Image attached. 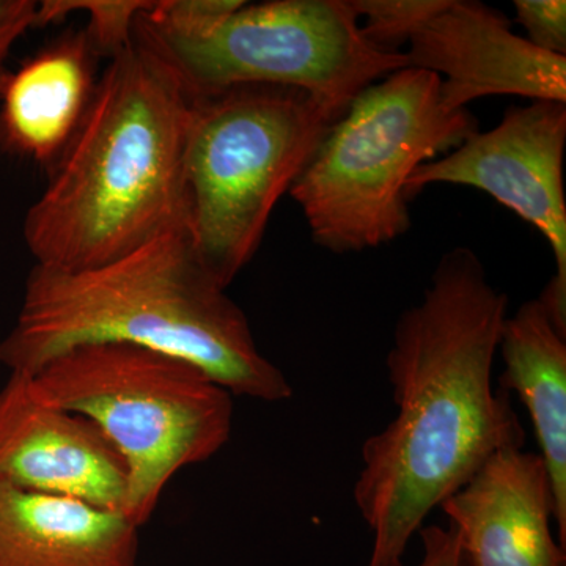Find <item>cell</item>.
I'll return each mask as SVG.
<instances>
[{"instance_id": "obj_1", "label": "cell", "mask_w": 566, "mask_h": 566, "mask_svg": "<svg viewBox=\"0 0 566 566\" xmlns=\"http://www.w3.org/2000/svg\"><path fill=\"white\" fill-rule=\"evenodd\" d=\"M506 305L476 253L461 245L397 319L386 360L397 416L364 442L354 485L371 532L367 566L401 564L436 506L495 453L523 449L520 417L493 387Z\"/></svg>"}, {"instance_id": "obj_2", "label": "cell", "mask_w": 566, "mask_h": 566, "mask_svg": "<svg viewBox=\"0 0 566 566\" xmlns=\"http://www.w3.org/2000/svg\"><path fill=\"white\" fill-rule=\"evenodd\" d=\"M193 102L196 92L139 18L25 214L22 237L35 264L88 270L188 223Z\"/></svg>"}, {"instance_id": "obj_3", "label": "cell", "mask_w": 566, "mask_h": 566, "mask_svg": "<svg viewBox=\"0 0 566 566\" xmlns=\"http://www.w3.org/2000/svg\"><path fill=\"white\" fill-rule=\"evenodd\" d=\"M226 292L188 223L88 270L35 264L0 342V364L32 375L74 346L120 342L196 365L233 397L289 400L292 385L260 353L248 316Z\"/></svg>"}, {"instance_id": "obj_4", "label": "cell", "mask_w": 566, "mask_h": 566, "mask_svg": "<svg viewBox=\"0 0 566 566\" xmlns=\"http://www.w3.org/2000/svg\"><path fill=\"white\" fill-rule=\"evenodd\" d=\"M36 394L91 420L128 472L125 516L150 521L170 480L221 452L233 395L196 365L120 342L66 349L31 375Z\"/></svg>"}, {"instance_id": "obj_5", "label": "cell", "mask_w": 566, "mask_h": 566, "mask_svg": "<svg viewBox=\"0 0 566 566\" xmlns=\"http://www.w3.org/2000/svg\"><path fill=\"white\" fill-rule=\"evenodd\" d=\"M338 118L286 85L196 93L185 155L188 230L223 289L259 251L275 205Z\"/></svg>"}, {"instance_id": "obj_6", "label": "cell", "mask_w": 566, "mask_h": 566, "mask_svg": "<svg viewBox=\"0 0 566 566\" xmlns=\"http://www.w3.org/2000/svg\"><path fill=\"white\" fill-rule=\"evenodd\" d=\"M474 132L471 112L442 106L438 74L406 66L353 99L289 193L319 248H379L411 227L412 172Z\"/></svg>"}, {"instance_id": "obj_7", "label": "cell", "mask_w": 566, "mask_h": 566, "mask_svg": "<svg viewBox=\"0 0 566 566\" xmlns=\"http://www.w3.org/2000/svg\"><path fill=\"white\" fill-rule=\"evenodd\" d=\"M142 24L196 93L241 84L301 88L344 115L376 81L408 65L405 52L376 50L352 0L245 2L202 39H174Z\"/></svg>"}, {"instance_id": "obj_8", "label": "cell", "mask_w": 566, "mask_h": 566, "mask_svg": "<svg viewBox=\"0 0 566 566\" xmlns=\"http://www.w3.org/2000/svg\"><path fill=\"white\" fill-rule=\"evenodd\" d=\"M566 103L513 106L495 128L474 132L449 155L422 164L406 185L408 200L431 185L480 189L546 238L556 275L539 294L566 331Z\"/></svg>"}, {"instance_id": "obj_9", "label": "cell", "mask_w": 566, "mask_h": 566, "mask_svg": "<svg viewBox=\"0 0 566 566\" xmlns=\"http://www.w3.org/2000/svg\"><path fill=\"white\" fill-rule=\"evenodd\" d=\"M0 480L125 515L128 472L91 420L44 401L31 375L0 389Z\"/></svg>"}, {"instance_id": "obj_10", "label": "cell", "mask_w": 566, "mask_h": 566, "mask_svg": "<svg viewBox=\"0 0 566 566\" xmlns=\"http://www.w3.org/2000/svg\"><path fill=\"white\" fill-rule=\"evenodd\" d=\"M412 69L441 77L447 111L494 95L566 103V57L516 35L502 11L474 0H450L409 40Z\"/></svg>"}, {"instance_id": "obj_11", "label": "cell", "mask_w": 566, "mask_h": 566, "mask_svg": "<svg viewBox=\"0 0 566 566\" xmlns=\"http://www.w3.org/2000/svg\"><path fill=\"white\" fill-rule=\"evenodd\" d=\"M439 509L449 517L471 566H565L554 538V497L538 453H495Z\"/></svg>"}, {"instance_id": "obj_12", "label": "cell", "mask_w": 566, "mask_h": 566, "mask_svg": "<svg viewBox=\"0 0 566 566\" xmlns=\"http://www.w3.org/2000/svg\"><path fill=\"white\" fill-rule=\"evenodd\" d=\"M99 57L81 29L63 33L9 71L0 87V150L51 170L87 115Z\"/></svg>"}, {"instance_id": "obj_13", "label": "cell", "mask_w": 566, "mask_h": 566, "mask_svg": "<svg viewBox=\"0 0 566 566\" xmlns=\"http://www.w3.org/2000/svg\"><path fill=\"white\" fill-rule=\"evenodd\" d=\"M139 531L120 512L0 480V566H137Z\"/></svg>"}, {"instance_id": "obj_14", "label": "cell", "mask_w": 566, "mask_h": 566, "mask_svg": "<svg viewBox=\"0 0 566 566\" xmlns=\"http://www.w3.org/2000/svg\"><path fill=\"white\" fill-rule=\"evenodd\" d=\"M504 390H515L534 424L549 475L557 539L566 549V331L539 297L502 324L499 342Z\"/></svg>"}, {"instance_id": "obj_15", "label": "cell", "mask_w": 566, "mask_h": 566, "mask_svg": "<svg viewBox=\"0 0 566 566\" xmlns=\"http://www.w3.org/2000/svg\"><path fill=\"white\" fill-rule=\"evenodd\" d=\"M155 2L140 0H44L39 2L36 28L63 20L73 11H84L88 36L102 57H112L132 41L136 22Z\"/></svg>"}, {"instance_id": "obj_16", "label": "cell", "mask_w": 566, "mask_h": 566, "mask_svg": "<svg viewBox=\"0 0 566 566\" xmlns=\"http://www.w3.org/2000/svg\"><path fill=\"white\" fill-rule=\"evenodd\" d=\"M450 0H352L365 39L376 50L401 52L420 28L433 20Z\"/></svg>"}, {"instance_id": "obj_17", "label": "cell", "mask_w": 566, "mask_h": 566, "mask_svg": "<svg viewBox=\"0 0 566 566\" xmlns=\"http://www.w3.org/2000/svg\"><path fill=\"white\" fill-rule=\"evenodd\" d=\"M244 0H163L142 20L153 31L174 39H202L244 6Z\"/></svg>"}, {"instance_id": "obj_18", "label": "cell", "mask_w": 566, "mask_h": 566, "mask_svg": "<svg viewBox=\"0 0 566 566\" xmlns=\"http://www.w3.org/2000/svg\"><path fill=\"white\" fill-rule=\"evenodd\" d=\"M516 21L526 29L528 43L549 54H566L565 0H516Z\"/></svg>"}, {"instance_id": "obj_19", "label": "cell", "mask_w": 566, "mask_h": 566, "mask_svg": "<svg viewBox=\"0 0 566 566\" xmlns=\"http://www.w3.org/2000/svg\"><path fill=\"white\" fill-rule=\"evenodd\" d=\"M36 11L35 0H0V87L9 73L7 61L14 44L36 28Z\"/></svg>"}, {"instance_id": "obj_20", "label": "cell", "mask_w": 566, "mask_h": 566, "mask_svg": "<svg viewBox=\"0 0 566 566\" xmlns=\"http://www.w3.org/2000/svg\"><path fill=\"white\" fill-rule=\"evenodd\" d=\"M423 554L417 566H471L452 526H424L419 531ZM394 566H405L403 562Z\"/></svg>"}]
</instances>
